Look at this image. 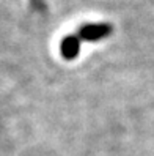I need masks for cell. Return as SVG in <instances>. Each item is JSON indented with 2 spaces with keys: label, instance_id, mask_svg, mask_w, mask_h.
<instances>
[{
  "label": "cell",
  "instance_id": "7a4b0ae2",
  "mask_svg": "<svg viewBox=\"0 0 154 156\" xmlns=\"http://www.w3.org/2000/svg\"><path fill=\"white\" fill-rule=\"evenodd\" d=\"M60 54L65 60H74L80 54V38L77 35H68L60 43Z\"/></svg>",
  "mask_w": 154,
  "mask_h": 156
},
{
  "label": "cell",
  "instance_id": "6da1fadb",
  "mask_svg": "<svg viewBox=\"0 0 154 156\" xmlns=\"http://www.w3.org/2000/svg\"><path fill=\"white\" fill-rule=\"evenodd\" d=\"M113 27L108 22H94V24H84L77 30V36L80 41H99L110 36Z\"/></svg>",
  "mask_w": 154,
  "mask_h": 156
}]
</instances>
